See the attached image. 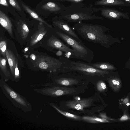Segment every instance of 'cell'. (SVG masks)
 Returning <instances> with one entry per match:
<instances>
[{
    "mask_svg": "<svg viewBox=\"0 0 130 130\" xmlns=\"http://www.w3.org/2000/svg\"><path fill=\"white\" fill-rule=\"evenodd\" d=\"M86 40L106 46L109 41L108 37L105 33L106 29L101 25L77 23L72 27Z\"/></svg>",
    "mask_w": 130,
    "mask_h": 130,
    "instance_id": "1",
    "label": "cell"
},
{
    "mask_svg": "<svg viewBox=\"0 0 130 130\" xmlns=\"http://www.w3.org/2000/svg\"><path fill=\"white\" fill-rule=\"evenodd\" d=\"M70 6L60 13V17L68 22L78 23L85 20L103 19L102 17L93 14L95 8L86 6L82 2L72 3Z\"/></svg>",
    "mask_w": 130,
    "mask_h": 130,
    "instance_id": "2",
    "label": "cell"
},
{
    "mask_svg": "<svg viewBox=\"0 0 130 130\" xmlns=\"http://www.w3.org/2000/svg\"><path fill=\"white\" fill-rule=\"evenodd\" d=\"M75 72L85 76H100L108 74L107 71L95 68L86 63L81 61H75L64 57L63 64L58 73Z\"/></svg>",
    "mask_w": 130,
    "mask_h": 130,
    "instance_id": "3",
    "label": "cell"
},
{
    "mask_svg": "<svg viewBox=\"0 0 130 130\" xmlns=\"http://www.w3.org/2000/svg\"><path fill=\"white\" fill-rule=\"evenodd\" d=\"M58 29L56 33L59 38L76 52L81 60L88 63L92 62L94 56L93 52L85 45L81 40H78Z\"/></svg>",
    "mask_w": 130,
    "mask_h": 130,
    "instance_id": "4",
    "label": "cell"
},
{
    "mask_svg": "<svg viewBox=\"0 0 130 130\" xmlns=\"http://www.w3.org/2000/svg\"><path fill=\"white\" fill-rule=\"evenodd\" d=\"M0 87L4 94L15 107L25 112L32 110L31 105L27 99L11 88L3 78L0 79Z\"/></svg>",
    "mask_w": 130,
    "mask_h": 130,
    "instance_id": "5",
    "label": "cell"
},
{
    "mask_svg": "<svg viewBox=\"0 0 130 130\" xmlns=\"http://www.w3.org/2000/svg\"><path fill=\"white\" fill-rule=\"evenodd\" d=\"M63 57L57 59L51 57L40 56L35 62L36 66L40 69L48 70L51 72L58 73L63 61Z\"/></svg>",
    "mask_w": 130,
    "mask_h": 130,
    "instance_id": "6",
    "label": "cell"
},
{
    "mask_svg": "<svg viewBox=\"0 0 130 130\" xmlns=\"http://www.w3.org/2000/svg\"><path fill=\"white\" fill-rule=\"evenodd\" d=\"M57 36L52 35L48 40V45L51 47L62 51L67 59L75 58L80 60L79 56L74 50Z\"/></svg>",
    "mask_w": 130,
    "mask_h": 130,
    "instance_id": "7",
    "label": "cell"
},
{
    "mask_svg": "<svg viewBox=\"0 0 130 130\" xmlns=\"http://www.w3.org/2000/svg\"><path fill=\"white\" fill-rule=\"evenodd\" d=\"M34 91L43 95L56 97L68 94L76 91L74 89L59 86H52L47 84L42 88L35 89Z\"/></svg>",
    "mask_w": 130,
    "mask_h": 130,
    "instance_id": "8",
    "label": "cell"
},
{
    "mask_svg": "<svg viewBox=\"0 0 130 130\" xmlns=\"http://www.w3.org/2000/svg\"><path fill=\"white\" fill-rule=\"evenodd\" d=\"M96 12L100 11L101 15L107 19L111 20H119L122 19H129L128 14L125 12L105 6L95 8Z\"/></svg>",
    "mask_w": 130,
    "mask_h": 130,
    "instance_id": "9",
    "label": "cell"
},
{
    "mask_svg": "<svg viewBox=\"0 0 130 130\" xmlns=\"http://www.w3.org/2000/svg\"><path fill=\"white\" fill-rule=\"evenodd\" d=\"M53 23L54 26L57 29L70 36L81 40L68 22L61 17L55 19Z\"/></svg>",
    "mask_w": 130,
    "mask_h": 130,
    "instance_id": "10",
    "label": "cell"
},
{
    "mask_svg": "<svg viewBox=\"0 0 130 130\" xmlns=\"http://www.w3.org/2000/svg\"><path fill=\"white\" fill-rule=\"evenodd\" d=\"M91 99H83L68 101L66 105L68 107L76 110H83L84 108L90 106L91 104Z\"/></svg>",
    "mask_w": 130,
    "mask_h": 130,
    "instance_id": "11",
    "label": "cell"
},
{
    "mask_svg": "<svg viewBox=\"0 0 130 130\" xmlns=\"http://www.w3.org/2000/svg\"><path fill=\"white\" fill-rule=\"evenodd\" d=\"M95 6L130 7V4L123 0H99L95 2Z\"/></svg>",
    "mask_w": 130,
    "mask_h": 130,
    "instance_id": "12",
    "label": "cell"
},
{
    "mask_svg": "<svg viewBox=\"0 0 130 130\" xmlns=\"http://www.w3.org/2000/svg\"><path fill=\"white\" fill-rule=\"evenodd\" d=\"M0 23L2 26L8 32L12 37H13L12 25L7 16L1 10L0 11Z\"/></svg>",
    "mask_w": 130,
    "mask_h": 130,
    "instance_id": "13",
    "label": "cell"
},
{
    "mask_svg": "<svg viewBox=\"0 0 130 130\" xmlns=\"http://www.w3.org/2000/svg\"><path fill=\"white\" fill-rule=\"evenodd\" d=\"M6 57L10 67L11 73L14 78V70L17 58L12 52L8 48H7L6 51Z\"/></svg>",
    "mask_w": 130,
    "mask_h": 130,
    "instance_id": "14",
    "label": "cell"
},
{
    "mask_svg": "<svg viewBox=\"0 0 130 130\" xmlns=\"http://www.w3.org/2000/svg\"><path fill=\"white\" fill-rule=\"evenodd\" d=\"M46 32L47 31L45 28L43 27L39 28L32 36L30 45L33 46L41 40Z\"/></svg>",
    "mask_w": 130,
    "mask_h": 130,
    "instance_id": "15",
    "label": "cell"
},
{
    "mask_svg": "<svg viewBox=\"0 0 130 130\" xmlns=\"http://www.w3.org/2000/svg\"><path fill=\"white\" fill-rule=\"evenodd\" d=\"M56 84L65 86H71L76 84L78 82L77 80L73 78L68 77H61L54 79Z\"/></svg>",
    "mask_w": 130,
    "mask_h": 130,
    "instance_id": "16",
    "label": "cell"
},
{
    "mask_svg": "<svg viewBox=\"0 0 130 130\" xmlns=\"http://www.w3.org/2000/svg\"><path fill=\"white\" fill-rule=\"evenodd\" d=\"M89 63L93 67L102 70L107 71L114 70L115 69L114 66L112 65L104 62H98L93 63Z\"/></svg>",
    "mask_w": 130,
    "mask_h": 130,
    "instance_id": "17",
    "label": "cell"
},
{
    "mask_svg": "<svg viewBox=\"0 0 130 130\" xmlns=\"http://www.w3.org/2000/svg\"><path fill=\"white\" fill-rule=\"evenodd\" d=\"M22 6L25 10L32 17L37 20L45 24L48 27L52 28V26L48 24L40 18L35 12L31 10L28 7L23 4H22Z\"/></svg>",
    "mask_w": 130,
    "mask_h": 130,
    "instance_id": "18",
    "label": "cell"
},
{
    "mask_svg": "<svg viewBox=\"0 0 130 130\" xmlns=\"http://www.w3.org/2000/svg\"><path fill=\"white\" fill-rule=\"evenodd\" d=\"M49 104L59 113L68 118L78 120H82V117L80 116L62 110L53 104L50 103Z\"/></svg>",
    "mask_w": 130,
    "mask_h": 130,
    "instance_id": "19",
    "label": "cell"
},
{
    "mask_svg": "<svg viewBox=\"0 0 130 130\" xmlns=\"http://www.w3.org/2000/svg\"><path fill=\"white\" fill-rule=\"evenodd\" d=\"M82 118L83 120L91 123H98L107 122V121L105 119L97 117L85 116L82 117Z\"/></svg>",
    "mask_w": 130,
    "mask_h": 130,
    "instance_id": "20",
    "label": "cell"
},
{
    "mask_svg": "<svg viewBox=\"0 0 130 130\" xmlns=\"http://www.w3.org/2000/svg\"><path fill=\"white\" fill-rule=\"evenodd\" d=\"M2 57L0 58V67L1 70L6 77H10V74L6 66V57Z\"/></svg>",
    "mask_w": 130,
    "mask_h": 130,
    "instance_id": "21",
    "label": "cell"
},
{
    "mask_svg": "<svg viewBox=\"0 0 130 130\" xmlns=\"http://www.w3.org/2000/svg\"><path fill=\"white\" fill-rule=\"evenodd\" d=\"M22 36L23 39L27 37L29 32V30L27 25L24 23H23L20 28Z\"/></svg>",
    "mask_w": 130,
    "mask_h": 130,
    "instance_id": "22",
    "label": "cell"
},
{
    "mask_svg": "<svg viewBox=\"0 0 130 130\" xmlns=\"http://www.w3.org/2000/svg\"><path fill=\"white\" fill-rule=\"evenodd\" d=\"M6 43L5 41H1L0 42V50L1 53L4 57H6Z\"/></svg>",
    "mask_w": 130,
    "mask_h": 130,
    "instance_id": "23",
    "label": "cell"
},
{
    "mask_svg": "<svg viewBox=\"0 0 130 130\" xmlns=\"http://www.w3.org/2000/svg\"><path fill=\"white\" fill-rule=\"evenodd\" d=\"M20 78V72L18 68V61L17 58L14 70V80L18 82Z\"/></svg>",
    "mask_w": 130,
    "mask_h": 130,
    "instance_id": "24",
    "label": "cell"
},
{
    "mask_svg": "<svg viewBox=\"0 0 130 130\" xmlns=\"http://www.w3.org/2000/svg\"><path fill=\"white\" fill-rule=\"evenodd\" d=\"M96 88L99 91L101 92L105 89L106 87L105 84L102 81H99L96 84Z\"/></svg>",
    "mask_w": 130,
    "mask_h": 130,
    "instance_id": "25",
    "label": "cell"
},
{
    "mask_svg": "<svg viewBox=\"0 0 130 130\" xmlns=\"http://www.w3.org/2000/svg\"><path fill=\"white\" fill-rule=\"evenodd\" d=\"M10 4L18 10L20 11L21 7L16 0H9Z\"/></svg>",
    "mask_w": 130,
    "mask_h": 130,
    "instance_id": "26",
    "label": "cell"
},
{
    "mask_svg": "<svg viewBox=\"0 0 130 130\" xmlns=\"http://www.w3.org/2000/svg\"><path fill=\"white\" fill-rule=\"evenodd\" d=\"M62 2H68L72 3H82L83 1L86 0H56Z\"/></svg>",
    "mask_w": 130,
    "mask_h": 130,
    "instance_id": "27",
    "label": "cell"
},
{
    "mask_svg": "<svg viewBox=\"0 0 130 130\" xmlns=\"http://www.w3.org/2000/svg\"><path fill=\"white\" fill-rule=\"evenodd\" d=\"M0 3L1 4L6 6H8V5L6 0H0Z\"/></svg>",
    "mask_w": 130,
    "mask_h": 130,
    "instance_id": "28",
    "label": "cell"
},
{
    "mask_svg": "<svg viewBox=\"0 0 130 130\" xmlns=\"http://www.w3.org/2000/svg\"><path fill=\"white\" fill-rule=\"evenodd\" d=\"M128 119V117L127 116L125 115L123 116L121 118L120 120H125Z\"/></svg>",
    "mask_w": 130,
    "mask_h": 130,
    "instance_id": "29",
    "label": "cell"
},
{
    "mask_svg": "<svg viewBox=\"0 0 130 130\" xmlns=\"http://www.w3.org/2000/svg\"><path fill=\"white\" fill-rule=\"evenodd\" d=\"M113 84L114 85L117 84V85H119V83L118 81H117L116 80L113 79L112 80Z\"/></svg>",
    "mask_w": 130,
    "mask_h": 130,
    "instance_id": "30",
    "label": "cell"
},
{
    "mask_svg": "<svg viewBox=\"0 0 130 130\" xmlns=\"http://www.w3.org/2000/svg\"><path fill=\"white\" fill-rule=\"evenodd\" d=\"M123 0L130 4V0Z\"/></svg>",
    "mask_w": 130,
    "mask_h": 130,
    "instance_id": "31",
    "label": "cell"
},
{
    "mask_svg": "<svg viewBox=\"0 0 130 130\" xmlns=\"http://www.w3.org/2000/svg\"><path fill=\"white\" fill-rule=\"evenodd\" d=\"M32 58L33 60H35V59L36 57L34 56L33 55L31 57Z\"/></svg>",
    "mask_w": 130,
    "mask_h": 130,
    "instance_id": "32",
    "label": "cell"
},
{
    "mask_svg": "<svg viewBox=\"0 0 130 130\" xmlns=\"http://www.w3.org/2000/svg\"><path fill=\"white\" fill-rule=\"evenodd\" d=\"M28 50V49L27 48H26L25 49V50L26 51H27Z\"/></svg>",
    "mask_w": 130,
    "mask_h": 130,
    "instance_id": "33",
    "label": "cell"
},
{
    "mask_svg": "<svg viewBox=\"0 0 130 130\" xmlns=\"http://www.w3.org/2000/svg\"><path fill=\"white\" fill-rule=\"evenodd\" d=\"M130 105V104L129 103H127L126 104V105L127 106H128L129 105Z\"/></svg>",
    "mask_w": 130,
    "mask_h": 130,
    "instance_id": "34",
    "label": "cell"
}]
</instances>
